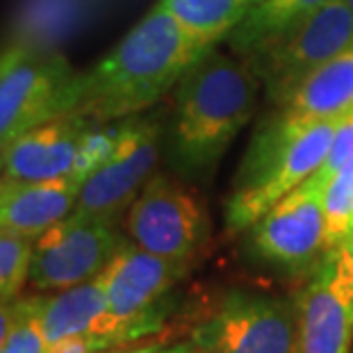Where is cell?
I'll use <instances>...</instances> for the list:
<instances>
[{"mask_svg": "<svg viewBox=\"0 0 353 353\" xmlns=\"http://www.w3.org/2000/svg\"><path fill=\"white\" fill-rule=\"evenodd\" d=\"M208 48L162 5H155L137 26L89 71H78L66 117L94 123H114L153 108Z\"/></svg>", "mask_w": 353, "mask_h": 353, "instance_id": "cell-1", "label": "cell"}, {"mask_svg": "<svg viewBox=\"0 0 353 353\" xmlns=\"http://www.w3.org/2000/svg\"><path fill=\"white\" fill-rule=\"evenodd\" d=\"M262 85L249 64L219 46L208 48L174 89L176 164L185 174L212 171L237 134L249 125Z\"/></svg>", "mask_w": 353, "mask_h": 353, "instance_id": "cell-2", "label": "cell"}, {"mask_svg": "<svg viewBox=\"0 0 353 353\" xmlns=\"http://www.w3.org/2000/svg\"><path fill=\"white\" fill-rule=\"evenodd\" d=\"M337 121L294 130L267 117L255 130L228 194L226 226L232 232L246 230L269 208L303 185L324 162Z\"/></svg>", "mask_w": 353, "mask_h": 353, "instance_id": "cell-3", "label": "cell"}, {"mask_svg": "<svg viewBox=\"0 0 353 353\" xmlns=\"http://www.w3.org/2000/svg\"><path fill=\"white\" fill-rule=\"evenodd\" d=\"M353 46V10L344 0L310 12L278 30L242 57L262 85V96L276 105L328 59Z\"/></svg>", "mask_w": 353, "mask_h": 353, "instance_id": "cell-4", "label": "cell"}, {"mask_svg": "<svg viewBox=\"0 0 353 353\" xmlns=\"http://www.w3.org/2000/svg\"><path fill=\"white\" fill-rule=\"evenodd\" d=\"M117 125L94 123L82 117H59L10 141L3 157L5 178L34 183L82 176L92 171L110 151Z\"/></svg>", "mask_w": 353, "mask_h": 353, "instance_id": "cell-5", "label": "cell"}, {"mask_svg": "<svg viewBox=\"0 0 353 353\" xmlns=\"http://www.w3.org/2000/svg\"><path fill=\"white\" fill-rule=\"evenodd\" d=\"M199 353H299L296 301L228 292L192 330Z\"/></svg>", "mask_w": 353, "mask_h": 353, "instance_id": "cell-6", "label": "cell"}, {"mask_svg": "<svg viewBox=\"0 0 353 353\" xmlns=\"http://www.w3.org/2000/svg\"><path fill=\"white\" fill-rule=\"evenodd\" d=\"M192 260H174L123 239L114 258L99 274L110 312L130 340L155 333L167 314L164 296L190 272Z\"/></svg>", "mask_w": 353, "mask_h": 353, "instance_id": "cell-7", "label": "cell"}, {"mask_svg": "<svg viewBox=\"0 0 353 353\" xmlns=\"http://www.w3.org/2000/svg\"><path fill=\"white\" fill-rule=\"evenodd\" d=\"M162 128L155 121H128L117 125L114 139L103 160L82 180L73 212L117 223L137 199L141 187L160 162Z\"/></svg>", "mask_w": 353, "mask_h": 353, "instance_id": "cell-8", "label": "cell"}, {"mask_svg": "<svg viewBox=\"0 0 353 353\" xmlns=\"http://www.w3.org/2000/svg\"><path fill=\"white\" fill-rule=\"evenodd\" d=\"M128 239L174 260H194L208 239V216L183 185L153 174L125 212Z\"/></svg>", "mask_w": 353, "mask_h": 353, "instance_id": "cell-9", "label": "cell"}, {"mask_svg": "<svg viewBox=\"0 0 353 353\" xmlns=\"http://www.w3.org/2000/svg\"><path fill=\"white\" fill-rule=\"evenodd\" d=\"M76 73L59 52L28 48L0 76V151L32 128L66 117Z\"/></svg>", "mask_w": 353, "mask_h": 353, "instance_id": "cell-10", "label": "cell"}, {"mask_svg": "<svg viewBox=\"0 0 353 353\" xmlns=\"http://www.w3.org/2000/svg\"><path fill=\"white\" fill-rule=\"evenodd\" d=\"M121 244L117 223L71 212L34 239L30 285L37 292H59L94 281Z\"/></svg>", "mask_w": 353, "mask_h": 353, "instance_id": "cell-11", "label": "cell"}, {"mask_svg": "<svg viewBox=\"0 0 353 353\" xmlns=\"http://www.w3.org/2000/svg\"><path fill=\"white\" fill-rule=\"evenodd\" d=\"M246 232L251 251L262 262L294 274L314 269L326 253L324 187L307 178Z\"/></svg>", "mask_w": 353, "mask_h": 353, "instance_id": "cell-12", "label": "cell"}, {"mask_svg": "<svg viewBox=\"0 0 353 353\" xmlns=\"http://www.w3.org/2000/svg\"><path fill=\"white\" fill-rule=\"evenodd\" d=\"M299 353H351L353 260L344 244L328 249L296 299Z\"/></svg>", "mask_w": 353, "mask_h": 353, "instance_id": "cell-13", "label": "cell"}, {"mask_svg": "<svg viewBox=\"0 0 353 353\" xmlns=\"http://www.w3.org/2000/svg\"><path fill=\"white\" fill-rule=\"evenodd\" d=\"M353 112V46L312 71L269 117L301 130L321 121H337Z\"/></svg>", "mask_w": 353, "mask_h": 353, "instance_id": "cell-14", "label": "cell"}, {"mask_svg": "<svg viewBox=\"0 0 353 353\" xmlns=\"http://www.w3.org/2000/svg\"><path fill=\"white\" fill-rule=\"evenodd\" d=\"M37 312H39L48 347L66 337L85 333L114 335L121 344L132 342L125 328L110 312L108 296L99 276L94 281L73 285L52 294H37Z\"/></svg>", "mask_w": 353, "mask_h": 353, "instance_id": "cell-15", "label": "cell"}, {"mask_svg": "<svg viewBox=\"0 0 353 353\" xmlns=\"http://www.w3.org/2000/svg\"><path fill=\"white\" fill-rule=\"evenodd\" d=\"M82 176L59 180H7L0 187V228L37 239L66 219L80 196Z\"/></svg>", "mask_w": 353, "mask_h": 353, "instance_id": "cell-16", "label": "cell"}, {"mask_svg": "<svg viewBox=\"0 0 353 353\" xmlns=\"http://www.w3.org/2000/svg\"><path fill=\"white\" fill-rule=\"evenodd\" d=\"M262 0H157L205 46H219Z\"/></svg>", "mask_w": 353, "mask_h": 353, "instance_id": "cell-17", "label": "cell"}, {"mask_svg": "<svg viewBox=\"0 0 353 353\" xmlns=\"http://www.w3.org/2000/svg\"><path fill=\"white\" fill-rule=\"evenodd\" d=\"M330 0H262L255 10L228 37V50L244 57L251 48L269 39L278 30L288 28L310 12L328 5Z\"/></svg>", "mask_w": 353, "mask_h": 353, "instance_id": "cell-18", "label": "cell"}, {"mask_svg": "<svg viewBox=\"0 0 353 353\" xmlns=\"http://www.w3.org/2000/svg\"><path fill=\"white\" fill-rule=\"evenodd\" d=\"M326 251L340 246L353 230V160L328 180L324 190Z\"/></svg>", "mask_w": 353, "mask_h": 353, "instance_id": "cell-19", "label": "cell"}, {"mask_svg": "<svg viewBox=\"0 0 353 353\" xmlns=\"http://www.w3.org/2000/svg\"><path fill=\"white\" fill-rule=\"evenodd\" d=\"M34 239L0 228V299L17 301L30 283Z\"/></svg>", "mask_w": 353, "mask_h": 353, "instance_id": "cell-20", "label": "cell"}, {"mask_svg": "<svg viewBox=\"0 0 353 353\" xmlns=\"http://www.w3.org/2000/svg\"><path fill=\"white\" fill-rule=\"evenodd\" d=\"M0 353H48L46 335L37 312V294L14 301V319Z\"/></svg>", "mask_w": 353, "mask_h": 353, "instance_id": "cell-21", "label": "cell"}, {"mask_svg": "<svg viewBox=\"0 0 353 353\" xmlns=\"http://www.w3.org/2000/svg\"><path fill=\"white\" fill-rule=\"evenodd\" d=\"M351 160H353V112L337 121L333 141H330V146H328V153L324 157V162H321V167L310 176V180H314L319 187L326 190L328 180Z\"/></svg>", "mask_w": 353, "mask_h": 353, "instance_id": "cell-22", "label": "cell"}, {"mask_svg": "<svg viewBox=\"0 0 353 353\" xmlns=\"http://www.w3.org/2000/svg\"><path fill=\"white\" fill-rule=\"evenodd\" d=\"M12 319H14V301H3L0 299V347H3L7 333L12 328Z\"/></svg>", "mask_w": 353, "mask_h": 353, "instance_id": "cell-23", "label": "cell"}, {"mask_svg": "<svg viewBox=\"0 0 353 353\" xmlns=\"http://www.w3.org/2000/svg\"><path fill=\"white\" fill-rule=\"evenodd\" d=\"M26 50H28L26 43H19V46H10V48H5L3 52H0V76H3V73L10 69L19 57H23Z\"/></svg>", "mask_w": 353, "mask_h": 353, "instance_id": "cell-24", "label": "cell"}, {"mask_svg": "<svg viewBox=\"0 0 353 353\" xmlns=\"http://www.w3.org/2000/svg\"><path fill=\"white\" fill-rule=\"evenodd\" d=\"M153 353H199V349L192 340H187V342L171 344V347H167V349H155Z\"/></svg>", "mask_w": 353, "mask_h": 353, "instance_id": "cell-25", "label": "cell"}, {"mask_svg": "<svg viewBox=\"0 0 353 353\" xmlns=\"http://www.w3.org/2000/svg\"><path fill=\"white\" fill-rule=\"evenodd\" d=\"M157 349V344L155 342H141V344H134V347L130 349H108V351H99V353H153Z\"/></svg>", "mask_w": 353, "mask_h": 353, "instance_id": "cell-26", "label": "cell"}, {"mask_svg": "<svg viewBox=\"0 0 353 353\" xmlns=\"http://www.w3.org/2000/svg\"><path fill=\"white\" fill-rule=\"evenodd\" d=\"M344 249H347L349 251V255H351V260H353V230H351V235L347 237V239H344Z\"/></svg>", "mask_w": 353, "mask_h": 353, "instance_id": "cell-27", "label": "cell"}, {"mask_svg": "<svg viewBox=\"0 0 353 353\" xmlns=\"http://www.w3.org/2000/svg\"><path fill=\"white\" fill-rule=\"evenodd\" d=\"M5 183V167H3V157H0V187Z\"/></svg>", "mask_w": 353, "mask_h": 353, "instance_id": "cell-28", "label": "cell"}, {"mask_svg": "<svg viewBox=\"0 0 353 353\" xmlns=\"http://www.w3.org/2000/svg\"><path fill=\"white\" fill-rule=\"evenodd\" d=\"M344 3H347V5L351 7V10H353V0H344Z\"/></svg>", "mask_w": 353, "mask_h": 353, "instance_id": "cell-29", "label": "cell"}]
</instances>
